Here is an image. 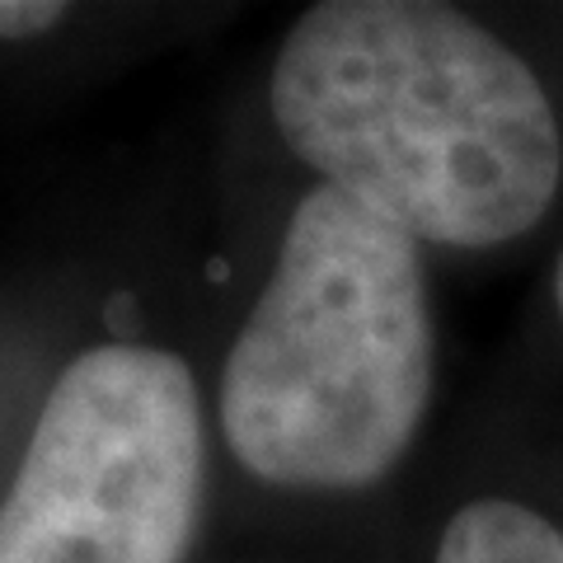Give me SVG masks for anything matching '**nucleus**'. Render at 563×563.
Segmentation results:
<instances>
[{"mask_svg": "<svg viewBox=\"0 0 563 563\" xmlns=\"http://www.w3.org/2000/svg\"><path fill=\"white\" fill-rule=\"evenodd\" d=\"M202 479L188 366L161 347H90L33 422L0 503V563H184Z\"/></svg>", "mask_w": 563, "mask_h": 563, "instance_id": "obj_3", "label": "nucleus"}, {"mask_svg": "<svg viewBox=\"0 0 563 563\" xmlns=\"http://www.w3.org/2000/svg\"><path fill=\"white\" fill-rule=\"evenodd\" d=\"M554 301H559V320H563V250H559V263H554Z\"/></svg>", "mask_w": 563, "mask_h": 563, "instance_id": "obj_6", "label": "nucleus"}, {"mask_svg": "<svg viewBox=\"0 0 563 563\" xmlns=\"http://www.w3.org/2000/svg\"><path fill=\"white\" fill-rule=\"evenodd\" d=\"M66 20V5L52 0H0V38H38Z\"/></svg>", "mask_w": 563, "mask_h": 563, "instance_id": "obj_5", "label": "nucleus"}, {"mask_svg": "<svg viewBox=\"0 0 563 563\" xmlns=\"http://www.w3.org/2000/svg\"><path fill=\"white\" fill-rule=\"evenodd\" d=\"M432 395V314L409 231L333 188L291 211L221 376L235 461L277 488H362L409 451Z\"/></svg>", "mask_w": 563, "mask_h": 563, "instance_id": "obj_2", "label": "nucleus"}, {"mask_svg": "<svg viewBox=\"0 0 563 563\" xmlns=\"http://www.w3.org/2000/svg\"><path fill=\"white\" fill-rule=\"evenodd\" d=\"M268 103L324 188L418 244H507L559 192L563 141L544 85L451 5H310L273 62Z\"/></svg>", "mask_w": 563, "mask_h": 563, "instance_id": "obj_1", "label": "nucleus"}, {"mask_svg": "<svg viewBox=\"0 0 563 563\" xmlns=\"http://www.w3.org/2000/svg\"><path fill=\"white\" fill-rule=\"evenodd\" d=\"M437 563H563V531L526 503L484 498L451 517Z\"/></svg>", "mask_w": 563, "mask_h": 563, "instance_id": "obj_4", "label": "nucleus"}]
</instances>
